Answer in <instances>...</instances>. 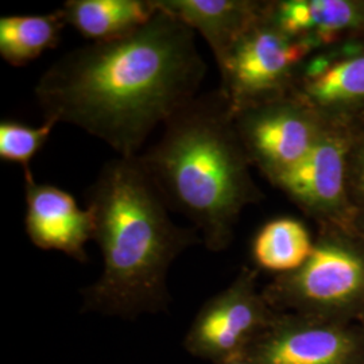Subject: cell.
Listing matches in <instances>:
<instances>
[{
    "mask_svg": "<svg viewBox=\"0 0 364 364\" xmlns=\"http://www.w3.org/2000/svg\"><path fill=\"white\" fill-rule=\"evenodd\" d=\"M207 69L195 30L158 7L124 38L64 54L34 92L43 119L76 126L119 156H136L156 126L198 95Z\"/></svg>",
    "mask_w": 364,
    "mask_h": 364,
    "instance_id": "6da1fadb",
    "label": "cell"
},
{
    "mask_svg": "<svg viewBox=\"0 0 364 364\" xmlns=\"http://www.w3.org/2000/svg\"><path fill=\"white\" fill-rule=\"evenodd\" d=\"M87 208L95 219L103 273L82 291L84 308L123 317L164 308L169 267L198 242L196 228L171 220L138 156L105 164L87 191Z\"/></svg>",
    "mask_w": 364,
    "mask_h": 364,
    "instance_id": "7a4b0ae2",
    "label": "cell"
},
{
    "mask_svg": "<svg viewBox=\"0 0 364 364\" xmlns=\"http://www.w3.org/2000/svg\"><path fill=\"white\" fill-rule=\"evenodd\" d=\"M138 159L168 208L193 223L212 251L228 247L243 209L262 193L252 180L234 112L220 88L197 95L164 124Z\"/></svg>",
    "mask_w": 364,
    "mask_h": 364,
    "instance_id": "3957f363",
    "label": "cell"
},
{
    "mask_svg": "<svg viewBox=\"0 0 364 364\" xmlns=\"http://www.w3.org/2000/svg\"><path fill=\"white\" fill-rule=\"evenodd\" d=\"M275 313L359 323L364 316V242L350 230L320 227L312 254L262 291Z\"/></svg>",
    "mask_w": 364,
    "mask_h": 364,
    "instance_id": "277c9868",
    "label": "cell"
},
{
    "mask_svg": "<svg viewBox=\"0 0 364 364\" xmlns=\"http://www.w3.org/2000/svg\"><path fill=\"white\" fill-rule=\"evenodd\" d=\"M270 3L259 21L236 42L219 70L220 90L232 112L289 93L299 68L317 52L312 43L277 25Z\"/></svg>",
    "mask_w": 364,
    "mask_h": 364,
    "instance_id": "5b68a950",
    "label": "cell"
},
{
    "mask_svg": "<svg viewBox=\"0 0 364 364\" xmlns=\"http://www.w3.org/2000/svg\"><path fill=\"white\" fill-rule=\"evenodd\" d=\"M234 119L251 165L270 182L297 166L326 126L291 93L236 111Z\"/></svg>",
    "mask_w": 364,
    "mask_h": 364,
    "instance_id": "8992f818",
    "label": "cell"
},
{
    "mask_svg": "<svg viewBox=\"0 0 364 364\" xmlns=\"http://www.w3.org/2000/svg\"><path fill=\"white\" fill-rule=\"evenodd\" d=\"M352 124L326 123L311 153L272 182L320 227L348 230L356 210L347 178Z\"/></svg>",
    "mask_w": 364,
    "mask_h": 364,
    "instance_id": "52a82bcc",
    "label": "cell"
},
{
    "mask_svg": "<svg viewBox=\"0 0 364 364\" xmlns=\"http://www.w3.org/2000/svg\"><path fill=\"white\" fill-rule=\"evenodd\" d=\"M275 312L257 289V272L242 269L234 282L197 314L185 344L196 356L224 364L242 358Z\"/></svg>",
    "mask_w": 364,
    "mask_h": 364,
    "instance_id": "ba28073f",
    "label": "cell"
},
{
    "mask_svg": "<svg viewBox=\"0 0 364 364\" xmlns=\"http://www.w3.org/2000/svg\"><path fill=\"white\" fill-rule=\"evenodd\" d=\"M243 358L254 364H364V328L275 313Z\"/></svg>",
    "mask_w": 364,
    "mask_h": 364,
    "instance_id": "9c48e42d",
    "label": "cell"
},
{
    "mask_svg": "<svg viewBox=\"0 0 364 364\" xmlns=\"http://www.w3.org/2000/svg\"><path fill=\"white\" fill-rule=\"evenodd\" d=\"M289 93L326 123H353L364 114V39L329 46L299 68Z\"/></svg>",
    "mask_w": 364,
    "mask_h": 364,
    "instance_id": "30bf717a",
    "label": "cell"
},
{
    "mask_svg": "<svg viewBox=\"0 0 364 364\" xmlns=\"http://www.w3.org/2000/svg\"><path fill=\"white\" fill-rule=\"evenodd\" d=\"M26 232L34 246L55 250L77 260L87 259L85 245L93 239L95 219L73 196L52 183H39L25 174Z\"/></svg>",
    "mask_w": 364,
    "mask_h": 364,
    "instance_id": "8fae6325",
    "label": "cell"
},
{
    "mask_svg": "<svg viewBox=\"0 0 364 364\" xmlns=\"http://www.w3.org/2000/svg\"><path fill=\"white\" fill-rule=\"evenodd\" d=\"M277 25L318 52L348 41L364 39V0L272 1Z\"/></svg>",
    "mask_w": 364,
    "mask_h": 364,
    "instance_id": "7c38bea8",
    "label": "cell"
},
{
    "mask_svg": "<svg viewBox=\"0 0 364 364\" xmlns=\"http://www.w3.org/2000/svg\"><path fill=\"white\" fill-rule=\"evenodd\" d=\"M156 4L200 33L220 70L236 42L263 16L269 1L156 0Z\"/></svg>",
    "mask_w": 364,
    "mask_h": 364,
    "instance_id": "4fadbf2b",
    "label": "cell"
},
{
    "mask_svg": "<svg viewBox=\"0 0 364 364\" xmlns=\"http://www.w3.org/2000/svg\"><path fill=\"white\" fill-rule=\"evenodd\" d=\"M60 9L66 25L92 43L124 38L158 13L156 0H68Z\"/></svg>",
    "mask_w": 364,
    "mask_h": 364,
    "instance_id": "5bb4252c",
    "label": "cell"
},
{
    "mask_svg": "<svg viewBox=\"0 0 364 364\" xmlns=\"http://www.w3.org/2000/svg\"><path fill=\"white\" fill-rule=\"evenodd\" d=\"M65 26L61 9L43 15L1 16L0 55L15 68L28 65L61 42Z\"/></svg>",
    "mask_w": 364,
    "mask_h": 364,
    "instance_id": "9a60e30c",
    "label": "cell"
},
{
    "mask_svg": "<svg viewBox=\"0 0 364 364\" xmlns=\"http://www.w3.org/2000/svg\"><path fill=\"white\" fill-rule=\"evenodd\" d=\"M313 246L314 240L301 221L278 218L260 228L252 243V255L262 269L287 274L308 260Z\"/></svg>",
    "mask_w": 364,
    "mask_h": 364,
    "instance_id": "2e32d148",
    "label": "cell"
},
{
    "mask_svg": "<svg viewBox=\"0 0 364 364\" xmlns=\"http://www.w3.org/2000/svg\"><path fill=\"white\" fill-rule=\"evenodd\" d=\"M57 122L45 119L43 124L31 127L21 122L3 120L0 123V159L19 164L25 174H30L31 159L48 142Z\"/></svg>",
    "mask_w": 364,
    "mask_h": 364,
    "instance_id": "e0dca14e",
    "label": "cell"
},
{
    "mask_svg": "<svg viewBox=\"0 0 364 364\" xmlns=\"http://www.w3.org/2000/svg\"><path fill=\"white\" fill-rule=\"evenodd\" d=\"M347 178L352 204L355 208H364V117L352 124Z\"/></svg>",
    "mask_w": 364,
    "mask_h": 364,
    "instance_id": "ac0fdd59",
    "label": "cell"
},
{
    "mask_svg": "<svg viewBox=\"0 0 364 364\" xmlns=\"http://www.w3.org/2000/svg\"><path fill=\"white\" fill-rule=\"evenodd\" d=\"M348 230L364 242V208H356Z\"/></svg>",
    "mask_w": 364,
    "mask_h": 364,
    "instance_id": "d6986e66",
    "label": "cell"
},
{
    "mask_svg": "<svg viewBox=\"0 0 364 364\" xmlns=\"http://www.w3.org/2000/svg\"><path fill=\"white\" fill-rule=\"evenodd\" d=\"M224 364H254L251 363L250 360H247L246 358H236V359H232V360H230V362H227V363Z\"/></svg>",
    "mask_w": 364,
    "mask_h": 364,
    "instance_id": "ffe728a7",
    "label": "cell"
},
{
    "mask_svg": "<svg viewBox=\"0 0 364 364\" xmlns=\"http://www.w3.org/2000/svg\"><path fill=\"white\" fill-rule=\"evenodd\" d=\"M359 324H360V326H363L364 328V316L362 317V318H360V320H359Z\"/></svg>",
    "mask_w": 364,
    "mask_h": 364,
    "instance_id": "44dd1931",
    "label": "cell"
}]
</instances>
